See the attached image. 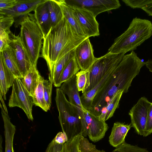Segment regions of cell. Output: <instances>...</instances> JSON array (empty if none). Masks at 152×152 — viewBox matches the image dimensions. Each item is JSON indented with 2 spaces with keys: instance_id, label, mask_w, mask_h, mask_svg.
<instances>
[{
  "instance_id": "6da1fadb",
  "label": "cell",
  "mask_w": 152,
  "mask_h": 152,
  "mask_svg": "<svg viewBox=\"0 0 152 152\" xmlns=\"http://www.w3.org/2000/svg\"><path fill=\"white\" fill-rule=\"evenodd\" d=\"M145 63L134 51L125 55L121 61L109 69L94 88L83 93L80 97L83 107L98 117L117 93L128 91L133 79Z\"/></svg>"
},
{
  "instance_id": "7a4b0ae2",
  "label": "cell",
  "mask_w": 152,
  "mask_h": 152,
  "mask_svg": "<svg viewBox=\"0 0 152 152\" xmlns=\"http://www.w3.org/2000/svg\"><path fill=\"white\" fill-rule=\"evenodd\" d=\"M88 37L76 34L64 17L44 37L41 57L47 63L50 79L57 62Z\"/></svg>"
},
{
  "instance_id": "3957f363",
  "label": "cell",
  "mask_w": 152,
  "mask_h": 152,
  "mask_svg": "<svg viewBox=\"0 0 152 152\" xmlns=\"http://www.w3.org/2000/svg\"><path fill=\"white\" fill-rule=\"evenodd\" d=\"M62 132L70 141L80 134L88 135V131L82 110L70 103L60 88H56L55 98Z\"/></svg>"
},
{
  "instance_id": "277c9868",
  "label": "cell",
  "mask_w": 152,
  "mask_h": 152,
  "mask_svg": "<svg viewBox=\"0 0 152 152\" xmlns=\"http://www.w3.org/2000/svg\"><path fill=\"white\" fill-rule=\"evenodd\" d=\"M152 35V23L149 20L136 17L128 28L116 38L108 52L112 54H125L134 51Z\"/></svg>"
},
{
  "instance_id": "5b68a950",
  "label": "cell",
  "mask_w": 152,
  "mask_h": 152,
  "mask_svg": "<svg viewBox=\"0 0 152 152\" xmlns=\"http://www.w3.org/2000/svg\"><path fill=\"white\" fill-rule=\"evenodd\" d=\"M20 37L32 65H37L40 57L44 36L34 15L29 13L20 18Z\"/></svg>"
},
{
  "instance_id": "8992f818",
  "label": "cell",
  "mask_w": 152,
  "mask_h": 152,
  "mask_svg": "<svg viewBox=\"0 0 152 152\" xmlns=\"http://www.w3.org/2000/svg\"><path fill=\"white\" fill-rule=\"evenodd\" d=\"M125 54L124 53L112 54L108 52L104 56L97 58L88 70L89 76V86L83 93L87 92L94 88L109 69L121 62Z\"/></svg>"
},
{
  "instance_id": "52a82bcc",
  "label": "cell",
  "mask_w": 152,
  "mask_h": 152,
  "mask_svg": "<svg viewBox=\"0 0 152 152\" xmlns=\"http://www.w3.org/2000/svg\"><path fill=\"white\" fill-rule=\"evenodd\" d=\"M34 105L33 96L25 87L21 79L16 77L12 86L8 106L10 107H17L21 108L28 119L33 121L32 108Z\"/></svg>"
},
{
  "instance_id": "ba28073f",
  "label": "cell",
  "mask_w": 152,
  "mask_h": 152,
  "mask_svg": "<svg viewBox=\"0 0 152 152\" xmlns=\"http://www.w3.org/2000/svg\"><path fill=\"white\" fill-rule=\"evenodd\" d=\"M72 8L83 9L91 12L96 18L103 12L117 9L121 6L118 0H65Z\"/></svg>"
},
{
  "instance_id": "9c48e42d",
  "label": "cell",
  "mask_w": 152,
  "mask_h": 152,
  "mask_svg": "<svg viewBox=\"0 0 152 152\" xmlns=\"http://www.w3.org/2000/svg\"><path fill=\"white\" fill-rule=\"evenodd\" d=\"M151 103L146 97H142L131 108L129 113L132 127L138 134L143 137Z\"/></svg>"
},
{
  "instance_id": "30bf717a",
  "label": "cell",
  "mask_w": 152,
  "mask_h": 152,
  "mask_svg": "<svg viewBox=\"0 0 152 152\" xmlns=\"http://www.w3.org/2000/svg\"><path fill=\"white\" fill-rule=\"evenodd\" d=\"M9 37V45L20 72L23 77L31 68L32 64L19 35L16 36L11 32Z\"/></svg>"
},
{
  "instance_id": "8fae6325",
  "label": "cell",
  "mask_w": 152,
  "mask_h": 152,
  "mask_svg": "<svg viewBox=\"0 0 152 152\" xmlns=\"http://www.w3.org/2000/svg\"><path fill=\"white\" fill-rule=\"evenodd\" d=\"M72 8L73 14L85 34L87 37L99 36V24L90 12L83 9Z\"/></svg>"
},
{
  "instance_id": "7c38bea8",
  "label": "cell",
  "mask_w": 152,
  "mask_h": 152,
  "mask_svg": "<svg viewBox=\"0 0 152 152\" xmlns=\"http://www.w3.org/2000/svg\"><path fill=\"white\" fill-rule=\"evenodd\" d=\"M75 57L80 70L88 71L96 59L94 55L93 46L88 37L75 49Z\"/></svg>"
},
{
  "instance_id": "4fadbf2b",
  "label": "cell",
  "mask_w": 152,
  "mask_h": 152,
  "mask_svg": "<svg viewBox=\"0 0 152 152\" xmlns=\"http://www.w3.org/2000/svg\"><path fill=\"white\" fill-rule=\"evenodd\" d=\"M83 112L90 139L94 142L99 141L104 136L108 128V125L105 121L99 120L87 110Z\"/></svg>"
},
{
  "instance_id": "5bb4252c",
  "label": "cell",
  "mask_w": 152,
  "mask_h": 152,
  "mask_svg": "<svg viewBox=\"0 0 152 152\" xmlns=\"http://www.w3.org/2000/svg\"><path fill=\"white\" fill-rule=\"evenodd\" d=\"M45 0H17L12 8L0 11V14L10 15L14 18L23 17L34 11L37 6Z\"/></svg>"
},
{
  "instance_id": "9a60e30c",
  "label": "cell",
  "mask_w": 152,
  "mask_h": 152,
  "mask_svg": "<svg viewBox=\"0 0 152 152\" xmlns=\"http://www.w3.org/2000/svg\"><path fill=\"white\" fill-rule=\"evenodd\" d=\"M34 12V16L36 22L44 37L51 28L47 0H45L43 2L39 4Z\"/></svg>"
},
{
  "instance_id": "2e32d148",
  "label": "cell",
  "mask_w": 152,
  "mask_h": 152,
  "mask_svg": "<svg viewBox=\"0 0 152 152\" xmlns=\"http://www.w3.org/2000/svg\"><path fill=\"white\" fill-rule=\"evenodd\" d=\"M60 88L68 97L69 102L81 109L83 111H87L83 107L77 87L76 75L69 80L63 83Z\"/></svg>"
},
{
  "instance_id": "e0dca14e",
  "label": "cell",
  "mask_w": 152,
  "mask_h": 152,
  "mask_svg": "<svg viewBox=\"0 0 152 152\" xmlns=\"http://www.w3.org/2000/svg\"><path fill=\"white\" fill-rule=\"evenodd\" d=\"M132 127L131 124H125L118 122L115 123L109 137V142L110 145L116 148L123 143L125 142L128 131Z\"/></svg>"
},
{
  "instance_id": "ac0fdd59",
  "label": "cell",
  "mask_w": 152,
  "mask_h": 152,
  "mask_svg": "<svg viewBox=\"0 0 152 152\" xmlns=\"http://www.w3.org/2000/svg\"><path fill=\"white\" fill-rule=\"evenodd\" d=\"M1 114L3 118L5 141V152H14L13 140L16 131V127L10 121V118L0 103Z\"/></svg>"
},
{
  "instance_id": "d6986e66",
  "label": "cell",
  "mask_w": 152,
  "mask_h": 152,
  "mask_svg": "<svg viewBox=\"0 0 152 152\" xmlns=\"http://www.w3.org/2000/svg\"><path fill=\"white\" fill-rule=\"evenodd\" d=\"M0 57V94L6 100V94L16 77L8 69Z\"/></svg>"
},
{
  "instance_id": "ffe728a7",
  "label": "cell",
  "mask_w": 152,
  "mask_h": 152,
  "mask_svg": "<svg viewBox=\"0 0 152 152\" xmlns=\"http://www.w3.org/2000/svg\"><path fill=\"white\" fill-rule=\"evenodd\" d=\"M56 1L61 8L64 17L74 31L81 36L87 37L83 31L75 17L72 8L66 3L65 0H57Z\"/></svg>"
},
{
  "instance_id": "44dd1931",
  "label": "cell",
  "mask_w": 152,
  "mask_h": 152,
  "mask_svg": "<svg viewBox=\"0 0 152 152\" xmlns=\"http://www.w3.org/2000/svg\"><path fill=\"white\" fill-rule=\"evenodd\" d=\"M41 76L37 69V65H32L21 79L23 85L32 96L39 84Z\"/></svg>"
},
{
  "instance_id": "7402d4cb",
  "label": "cell",
  "mask_w": 152,
  "mask_h": 152,
  "mask_svg": "<svg viewBox=\"0 0 152 152\" xmlns=\"http://www.w3.org/2000/svg\"><path fill=\"white\" fill-rule=\"evenodd\" d=\"M0 57L8 69L16 77H23L15 61L11 50L8 45L0 52Z\"/></svg>"
},
{
  "instance_id": "603a6c76",
  "label": "cell",
  "mask_w": 152,
  "mask_h": 152,
  "mask_svg": "<svg viewBox=\"0 0 152 152\" xmlns=\"http://www.w3.org/2000/svg\"><path fill=\"white\" fill-rule=\"evenodd\" d=\"M75 49L72 50L63 56L55 65L53 71L52 77L50 79L55 87H56L62 71L69 61L75 57Z\"/></svg>"
},
{
  "instance_id": "cb8c5ba5",
  "label": "cell",
  "mask_w": 152,
  "mask_h": 152,
  "mask_svg": "<svg viewBox=\"0 0 152 152\" xmlns=\"http://www.w3.org/2000/svg\"><path fill=\"white\" fill-rule=\"evenodd\" d=\"M80 69L75 57L69 61L62 71L56 87H60L63 83L72 78Z\"/></svg>"
},
{
  "instance_id": "d4e9b609",
  "label": "cell",
  "mask_w": 152,
  "mask_h": 152,
  "mask_svg": "<svg viewBox=\"0 0 152 152\" xmlns=\"http://www.w3.org/2000/svg\"><path fill=\"white\" fill-rule=\"evenodd\" d=\"M124 93L123 91H120L116 94L98 117L99 120L106 121L113 115L116 109L118 107L120 100Z\"/></svg>"
},
{
  "instance_id": "484cf974",
  "label": "cell",
  "mask_w": 152,
  "mask_h": 152,
  "mask_svg": "<svg viewBox=\"0 0 152 152\" xmlns=\"http://www.w3.org/2000/svg\"><path fill=\"white\" fill-rule=\"evenodd\" d=\"M47 3L50 15L51 28L59 23L64 16L61 8L56 0H47Z\"/></svg>"
},
{
  "instance_id": "4316f807",
  "label": "cell",
  "mask_w": 152,
  "mask_h": 152,
  "mask_svg": "<svg viewBox=\"0 0 152 152\" xmlns=\"http://www.w3.org/2000/svg\"><path fill=\"white\" fill-rule=\"evenodd\" d=\"M44 78L41 76L39 84L33 96V103L36 106L40 107L44 111L47 112L50 108L44 99L43 81Z\"/></svg>"
},
{
  "instance_id": "83f0119b",
  "label": "cell",
  "mask_w": 152,
  "mask_h": 152,
  "mask_svg": "<svg viewBox=\"0 0 152 152\" xmlns=\"http://www.w3.org/2000/svg\"><path fill=\"white\" fill-rule=\"evenodd\" d=\"M76 81L79 91H84L89 86V76L88 71L80 70L76 74Z\"/></svg>"
},
{
  "instance_id": "f1b7e54d",
  "label": "cell",
  "mask_w": 152,
  "mask_h": 152,
  "mask_svg": "<svg viewBox=\"0 0 152 152\" xmlns=\"http://www.w3.org/2000/svg\"><path fill=\"white\" fill-rule=\"evenodd\" d=\"M82 134L75 137L70 141L63 144L61 152H80L79 144Z\"/></svg>"
},
{
  "instance_id": "f546056e",
  "label": "cell",
  "mask_w": 152,
  "mask_h": 152,
  "mask_svg": "<svg viewBox=\"0 0 152 152\" xmlns=\"http://www.w3.org/2000/svg\"><path fill=\"white\" fill-rule=\"evenodd\" d=\"M112 152H150L146 148H140L137 145L129 144L124 142L118 146Z\"/></svg>"
},
{
  "instance_id": "4dcf8cb0",
  "label": "cell",
  "mask_w": 152,
  "mask_h": 152,
  "mask_svg": "<svg viewBox=\"0 0 152 152\" xmlns=\"http://www.w3.org/2000/svg\"><path fill=\"white\" fill-rule=\"evenodd\" d=\"M79 148L80 152H105L103 150L97 149L95 145L90 143L88 139L82 135L80 140Z\"/></svg>"
},
{
  "instance_id": "1f68e13d",
  "label": "cell",
  "mask_w": 152,
  "mask_h": 152,
  "mask_svg": "<svg viewBox=\"0 0 152 152\" xmlns=\"http://www.w3.org/2000/svg\"><path fill=\"white\" fill-rule=\"evenodd\" d=\"M0 31L10 34L11 32L10 27L14 22V18L10 15L0 14Z\"/></svg>"
},
{
  "instance_id": "d6a6232c",
  "label": "cell",
  "mask_w": 152,
  "mask_h": 152,
  "mask_svg": "<svg viewBox=\"0 0 152 152\" xmlns=\"http://www.w3.org/2000/svg\"><path fill=\"white\" fill-rule=\"evenodd\" d=\"M53 83L49 79L48 80L43 79V85L44 97L45 101L50 109L51 104V95Z\"/></svg>"
},
{
  "instance_id": "836d02e7",
  "label": "cell",
  "mask_w": 152,
  "mask_h": 152,
  "mask_svg": "<svg viewBox=\"0 0 152 152\" xmlns=\"http://www.w3.org/2000/svg\"><path fill=\"white\" fill-rule=\"evenodd\" d=\"M125 4L132 8H141L146 6L152 0H122Z\"/></svg>"
},
{
  "instance_id": "e575fe53",
  "label": "cell",
  "mask_w": 152,
  "mask_h": 152,
  "mask_svg": "<svg viewBox=\"0 0 152 152\" xmlns=\"http://www.w3.org/2000/svg\"><path fill=\"white\" fill-rule=\"evenodd\" d=\"M152 133V102L150 106L144 137H146Z\"/></svg>"
},
{
  "instance_id": "d590c367",
  "label": "cell",
  "mask_w": 152,
  "mask_h": 152,
  "mask_svg": "<svg viewBox=\"0 0 152 152\" xmlns=\"http://www.w3.org/2000/svg\"><path fill=\"white\" fill-rule=\"evenodd\" d=\"M63 145L57 143L53 139L48 145L45 152H61Z\"/></svg>"
},
{
  "instance_id": "8d00e7d4",
  "label": "cell",
  "mask_w": 152,
  "mask_h": 152,
  "mask_svg": "<svg viewBox=\"0 0 152 152\" xmlns=\"http://www.w3.org/2000/svg\"><path fill=\"white\" fill-rule=\"evenodd\" d=\"M16 1L17 0H0V11L13 8Z\"/></svg>"
},
{
  "instance_id": "74e56055",
  "label": "cell",
  "mask_w": 152,
  "mask_h": 152,
  "mask_svg": "<svg viewBox=\"0 0 152 152\" xmlns=\"http://www.w3.org/2000/svg\"><path fill=\"white\" fill-rule=\"evenodd\" d=\"M54 139L55 142L59 144H64L68 141L66 135L63 132H58Z\"/></svg>"
},
{
  "instance_id": "f35d334b",
  "label": "cell",
  "mask_w": 152,
  "mask_h": 152,
  "mask_svg": "<svg viewBox=\"0 0 152 152\" xmlns=\"http://www.w3.org/2000/svg\"><path fill=\"white\" fill-rule=\"evenodd\" d=\"M148 15L152 16V1L142 9Z\"/></svg>"
},
{
  "instance_id": "ab89813d",
  "label": "cell",
  "mask_w": 152,
  "mask_h": 152,
  "mask_svg": "<svg viewBox=\"0 0 152 152\" xmlns=\"http://www.w3.org/2000/svg\"><path fill=\"white\" fill-rule=\"evenodd\" d=\"M145 62V65L146 67L152 73V59H149Z\"/></svg>"
},
{
  "instance_id": "60d3db41",
  "label": "cell",
  "mask_w": 152,
  "mask_h": 152,
  "mask_svg": "<svg viewBox=\"0 0 152 152\" xmlns=\"http://www.w3.org/2000/svg\"><path fill=\"white\" fill-rule=\"evenodd\" d=\"M0 99L2 103V106L3 108V109L7 113H8V111L7 110V107L6 106V105L4 103V100L2 98V96L0 94Z\"/></svg>"
}]
</instances>
